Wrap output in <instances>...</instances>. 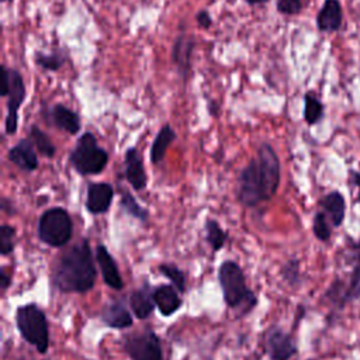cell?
Segmentation results:
<instances>
[{"instance_id":"cell-1","label":"cell","mask_w":360,"mask_h":360,"mask_svg":"<svg viewBox=\"0 0 360 360\" xmlns=\"http://www.w3.org/2000/svg\"><path fill=\"white\" fill-rule=\"evenodd\" d=\"M280 160L267 142L257 148L253 158L240 172L236 186V200L246 208H253L273 198L280 186Z\"/></svg>"},{"instance_id":"cell-2","label":"cell","mask_w":360,"mask_h":360,"mask_svg":"<svg viewBox=\"0 0 360 360\" xmlns=\"http://www.w3.org/2000/svg\"><path fill=\"white\" fill-rule=\"evenodd\" d=\"M97 270L87 239L73 245L56 262L53 284L62 292L84 294L94 287Z\"/></svg>"},{"instance_id":"cell-3","label":"cell","mask_w":360,"mask_h":360,"mask_svg":"<svg viewBox=\"0 0 360 360\" xmlns=\"http://www.w3.org/2000/svg\"><path fill=\"white\" fill-rule=\"evenodd\" d=\"M218 281L222 297L228 308L236 312V318H242L252 312L257 305L256 294L248 287L240 266L233 260H225L218 269Z\"/></svg>"},{"instance_id":"cell-4","label":"cell","mask_w":360,"mask_h":360,"mask_svg":"<svg viewBox=\"0 0 360 360\" xmlns=\"http://www.w3.org/2000/svg\"><path fill=\"white\" fill-rule=\"evenodd\" d=\"M15 325L21 338L34 346L39 354L49 350V328L45 312L37 304L20 305L15 311Z\"/></svg>"},{"instance_id":"cell-5","label":"cell","mask_w":360,"mask_h":360,"mask_svg":"<svg viewBox=\"0 0 360 360\" xmlns=\"http://www.w3.org/2000/svg\"><path fill=\"white\" fill-rule=\"evenodd\" d=\"M69 163L82 176L98 174L108 163V153L98 146L91 132H83L69 153Z\"/></svg>"},{"instance_id":"cell-6","label":"cell","mask_w":360,"mask_h":360,"mask_svg":"<svg viewBox=\"0 0 360 360\" xmlns=\"http://www.w3.org/2000/svg\"><path fill=\"white\" fill-rule=\"evenodd\" d=\"M73 222L69 212L62 207H52L45 210L38 221V238L41 242L62 248L72 239Z\"/></svg>"},{"instance_id":"cell-7","label":"cell","mask_w":360,"mask_h":360,"mask_svg":"<svg viewBox=\"0 0 360 360\" xmlns=\"http://www.w3.org/2000/svg\"><path fill=\"white\" fill-rule=\"evenodd\" d=\"M3 77L8 82V94H7V114L4 121V131L7 135H14L18 128V110L25 100L27 89L22 75L13 68L1 66Z\"/></svg>"},{"instance_id":"cell-8","label":"cell","mask_w":360,"mask_h":360,"mask_svg":"<svg viewBox=\"0 0 360 360\" xmlns=\"http://www.w3.org/2000/svg\"><path fill=\"white\" fill-rule=\"evenodd\" d=\"M122 345L131 360H163L160 339L150 329L127 335Z\"/></svg>"},{"instance_id":"cell-9","label":"cell","mask_w":360,"mask_h":360,"mask_svg":"<svg viewBox=\"0 0 360 360\" xmlns=\"http://www.w3.org/2000/svg\"><path fill=\"white\" fill-rule=\"evenodd\" d=\"M264 346L270 360H290L298 350L292 336L280 326L269 329Z\"/></svg>"},{"instance_id":"cell-10","label":"cell","mask_w":360,"mask_h":360,"mask_svg":"<svg viewBox=\"0 0 360 360\" xmlns=\"http://www.w3.org/2000/svg\"><path fill=\"white\" fill-rule=\"evenodd\" d=\"M194 48H195V38L187 32H180L176 37L172 46V62L174 63L184 83L188 80L191 73Z\"/></svg>"},{"instance_id":"cell-11","label":"cell","mask_w":360,"mask_h":360,"mask_svg":"<svg viewBox=\"0 0 360 360\" xmlns=\"http://www.w3.org/2000/svg\"><path fill=\"white\" fill-rule=\"evenodd\" d=\"M112 197H114V188L111 184L105 181L90 183L86 191V202H84L86 210L93 215L104 214L108 211L112 202Z\"/></svg>"},{"instance_id":"cell-12","label":"cell","mask_w":360,"mask_h":360,"mask_svg":"<svg viewBox=\"0 0 360 360\" xmlns=\"http://www.w3.org/2000/svg\"><path fill=\"white\" fill-rule=\"evenodd\" d=\"M100 318L105 326L112 329H127L134 323L132 315L124 298H115L107 302L101 309Z\"/></svg>"},{"instance_id":"cell-13","label":"cell","mask_w":360,"mask_h":360,"mask_svg":"<svg viewBox=\"0 0 360 360\" xmlns=\"http://www.w3.org/2000/svg\"><path fill=\"white\" fill-rule=\"evenodd\" d=\"M124 174L131 187L141 191L148 184V176L143 167L142 158L135 146H131L124 153Z\"/></svg>"},{"instance_id":"cell-14","label":"cell","mask_w":360,"mask_h":360,"mask_svg":"<svg viewBox=\"0 0 360 360\" xmlns=\"http://www.w3.org/2000/svg\"><path fill=\"white\" fill-rule=\"evenodd\" d=\"M8 160L24 172H34L38 169V156L35 146L30 138L20 139L7 153Z\"/></svg>"},{"instance_id":"cell-15","label":"cell","mask_w":360,"mask_h":360,"mask_svg":"<svg viewBox=\"0 0 360 360\" xmlns=\"http://www.w3.org/2000/svg\"><path fill=\"white\" fill-rule=\"evenodd\" d=\"M96 262L98 264V269L101 271V277L104 283L114 290H122L124 281L121 278L118 266L114 260V257L110 255L108 249L104 245L96 246Z\"/></svg>"},{"instance_id":"cell-16","label":"cell","mask_w":360,"mask_h":360,"mask_svg":"<svg viewBox=\"0 0 360 360\" xmlns=\"http://www.w3.org/2000/svg\"><path fill=\"white\" fill-rule=\"evenodd\" d=\"M343 22V10L339 0H323L316 14V28L321 32H336Z\"/></svg>"},{"instance_id":"cell-17","label":"cell","mask_w":360,"mask_h":360,"mask_svg":"<svg viewBox=\"0 0 360 360\" xmlns=\"http://www.w3.org/2000/svg\"><path fill=\"white\" fill-rule=\"evenodd\" d=\"M155 304L163 316H170L179 311L183 301L179 295V290L173 284H160L153 288Z\"/></svg>"},{"instance_id":"cell-18","label":"cell","mask_w":360,"mask_h":360,"mask_svg":"<svg viewBox=\"0 0 360 360\" xmlns=\"http://www.w3.org/2000/svg\"><path fill=\"white\" fill-rule=\"evenodd\" d=\"M48 114H49L51 122L58 129H62L70 135H76L82 128V121H80L79 114L63 104L58 103V104L52 105V108L48 111Z\"/></svg>"},{"instance_id":"cell-19","label":"cell","mask_w":360,"mask_h":360,"mask_svg":"<svg viewBox=\"0 0 360 360\" xmlns=\"http://www.w3.org/2000/svg\"><path fill=\"white\" fill-rule=\"evenodd\" d=\"M156 304L153 300V288L146 283L141 288L135 290L129 295V308L135 318L146 319L153 312Z\"/></svg>"},{"instance_id":"cell-20","label":"cell","mask_w":360,"mask_h":360,"mask_svg":"<svg viewBox=\"0 0 360 360\" xmlns=\"http://www.w3.org/2000/svg\"><path fill=\"white\" fill-rule=\"evenodd\" d=\"M319 205L325 215L328 217L332 226L338 228L343 224L345 215H346V201L342 193L339 191H330L326 195L322 197L319 201Z\"/></svg>"},{"instance_id":"cell-21","label":"cell","mask_w":360,"mask_h":360,"mask_svg":"<svg viewBox=\"0 0 360 360\" xmlns=\"http://www.w3.org/2000/svg\"><path fill=\"white\" fill-rule=\"evenodd\" d=\"M349 263L353 266L350 278L347 281V302L360 298V239L349 242Z\"/></svg>"},{"instance_id":"cell-22","label":"cell","mask_w":360,"mask_h":360,"mask_svg":"<svg viewBox=\"0 0 360 360\" xmlns=\"http://www.w3.org/2000/svg\"><path fill=\"white\" fill-rule=\"evenodd\" d=\"M174 139H176L174 129L170 127V124H165L156 134V136L152 142V146H150L149 156H150V162L153 165H158L165 159L167 148L173 143Z\"/></svg>"},{"instance_id":"cell-23","label":"cell","mask_w":360,"mask_h":360,"mask_svg":"<svg viewBox=\"0 0 360 360\" xmlns=\"http://www.w3.org/2000/svg\"><path fill=\"white\" fill-rule=\"evenodd\" d=\"M34 60L41 69L48 70V72H56L66 63L68 52H66V49H55L49 53L37 51L34 53Z\"/></svg>"},{"instance_id":"cell-24","label":"cell","mask_w":360,"mask_h":360,"mask_svg":"<svg viewBox=\"0 0 360 360\" xmlns=\"http://www.w3.org/2000/svg\"><path fill=\"white\" fill-rule=\"evenodd\" d=\"M204 232H205V240L210 245L212 252H218L224 248L228 233L222 229V226L218 224L217 219L208 218L204 224Z\"/></svg>"},{"instance_id":"cell-25","label":"cell","mask_w":360,"mask_h":360,"mask_svg":"<svg viewBox=\"0 0 360 360\" xmlns=\"http://www.w3.org/2000/svg\"><path fill=\"white\" fill-rule=\"evenodd\" d=\"M30 139L32 141L35 149L38 153H41L45 158H53L56 153V146L51 141V138L37 125H32L30 128Z\"/></svg>"},{"instance_id":"cell-26","label":"cell","mask_w":360,"mask_h":360,"mask_svg":"<svg viewBox=\"0 0 360 360\" xmlns=\"http://www.w3.org/2000/svg\"><path fill=\"white\" fill-rule=\"evenodd\" d=\"M120 193H121V198H120L121 210L125 214L131 215L132 218H136L141 222H146L148 217H149L148 211L142 205H139V202L135 200V197L127 188H121Z\"/></svg>"},{"instance_id":"cell-27","label":"cell","mask_w":360,"mask_h":360,"mask_svg":"<svg viewBox=\"0 0 360 360\" xmlns=\"http://www.w3.org/2000/svg\"><path fill=\"white\" fill-rule=\"evenodd\" d=\"M323 117V104L312 93L304 94V120L308 125H315Z\"/></svg>"},{"instance_id":"cell-28","label":"cell","mask_w":360,"mask_h":360,"mask_svg":"<svg viewBox=\"0 0 360 360\" xmlns=\"http://www.w3.org/2000/svg\"><path fill=\"white\" fill-rule=\"evenodd\" d=\"M158 270L172 281V284L179 290V292L186 291V276L177 266H174L173 263H162L159 264Z\"/></svg>"},{"instance_id":"cell-29","label":"cell","mask_w":360,"mask_h":360,"mask_svg":"<svg viewBox=\"0 0 360 360\" xmlns=\"http://www.w3.org/2000/svg\"><path fill=\"white\" fill-rule=\"evenodd\" d=\"M312 232L315 235V238L321 242H328L330 239L332 235V229H330V222L328 219V217L325 215V212L321 210L314 215V221H312Z\"/></svg>"},{"instance_id":"cell-30","label":"cell","mask_w":360,"mask_h":360,"mask_svg":"<svg viewBox=\"0 0 360 360\" xmlns=\"http://www.w3.org/2000/svg\"><path fill=\"white\" fill-rule=\"evenodd\" d=\"M281 277L291 287L300 285L302 281L301 271H300V262L297 259H291L287 263H284L281 267Z\"/></svg>"},{"instance_id":"cell-31","label":"cell","mask_w":360,"mask_h":360,"mask_svg":"<svg viewBox=\"0 0 360 360\" xmlns=\"http://www.w3.org/2000/svg\"><path fill=\"white\" fill-rule=\"evenodd\" d=\"M15 248V228L11 225L0 226V253L1 256H7L13 253Z\"/></svg>"},{"instance_id":"cell-32","label":"cell","mask_w":360,"mask_h":360,"mask_svg":"<svg viewBox=\"0 0 360 360\" xmlns=\"http://www.w3.org/2000/svg\"><path fill=\"white\" fill-rule=\"evenodd\" d=\"M276 8L280 14L294 15L302 10L301 0H276Z\"/></svg>"},{"instance_id":"cell-33","label":"cell","mask_w":360,"mask_h":360,"mask_svg":"<svg viewBox=\"0 0 360 360\" xmlns=\"http://www.w3.org/2000/svg\"><path fill=\"white\" fill-rule=\"evenodd\" d=\"M195 21L197 24L204 28V30H208L212 27L214 21H212V17L211 14L207 11V10H200L197 14H195Z\"/></svg>"},{"instance_id":"cell-34","label":"cell","mask_w":360,"mask_h":360,"mask_svg":"<svg viewBox=\"0 0 360 360\" xmlns=\"http://www.w3.org/2000/svg\"><path fill=\"white\" fill-rule=\"evenodd\" d=\"M10 283H11L10 276H8V274L6 273V270L1 267V269H0V287H1V291H3V292L10 287Z\"/></svg>"},{"instance_id":"cell-35","label":"cell","mask_w":360,"mask_h":360,"mask_svg":"<svg viewBox=\"0 0 360 360\" xmlns=\"http://www.w3.org/2000/svg\"><path fill=\"white\" fill-rule=\"evenodd\" d=\"M350 180L357 187V201L360 202V172L350 170Z\"/></svg>"},{"instance_id":"cell-36","label":"cell","mask_w":360,"mask_h":360,"mask_svg":"<svg viewBox=\"0 0 360 360\" xmlns=\"http://www.w3.org/2000/svg\"><path fill=\"white\" fill-rule=\"evenodd\" d=\"M248 4H250V6H256V4H264V3H267L269 0H245Z\"/></svg>"},{"instance_id":"cell-37","label":"cell","mask_w":360,"mask_h":360,"mask_svg":"<svg viewBox=\"0 0 360 360\" xmlns=\"http://www.w3.org/2000/svg\"><path fill=\"white\" fill-rule=\"evenodd\" d=\"M1 1H3V3H6V1H11V0H1Z\"/></svg>"},{"instance_id":"cell-38","label":"cell","mask_w":360,"mask_h":360,"mask_svg":"<svg viewBox=\"0 0 360 360\" xmlns=\"http://www.w3.org/2000/svg\"><path fill=\"white\" fill-rule=\"evenodd\" d=\"M308 360H314V359H308Z\"/></svg>"}]
</instances>
